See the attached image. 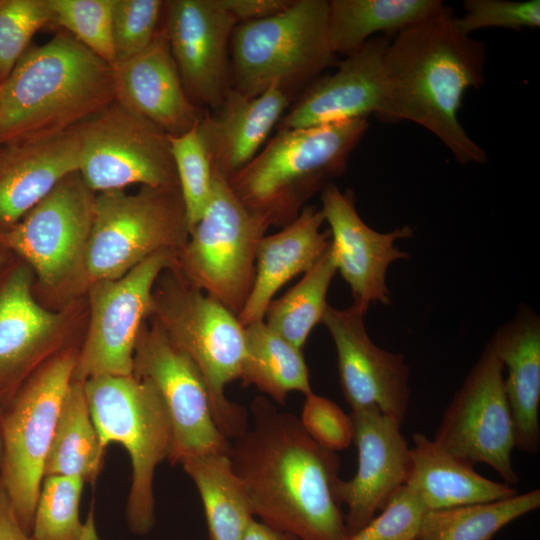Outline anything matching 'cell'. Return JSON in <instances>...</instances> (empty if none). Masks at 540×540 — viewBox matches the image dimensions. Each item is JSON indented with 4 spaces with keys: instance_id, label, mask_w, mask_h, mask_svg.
Returning <instances> with one entry per match:
<instances>
[{
    "instance_id": "5b68a950",
    "label": "cell",
    "mask_w": 540,
    "mask_h": 540,
    "mask_svg": "<svg viewBox=\"0 0 540 540\" xmlns=\"http://www.w3.org/2000/svg\"><path fill=\"white\" fill-rule=\"evenodd\" d=\"M83 387L102 445L119 443L129 454L132 477L126 519L132 532L146 535L155 522L154 473L172 450L167 409L154 385L134 374L90 377Z\"/></svg>"
},
{
    "instance_id": "e575fe53",
    "label": "cell",
    "mask_w": 540,
    "mask_h": 540,
    "mask_svg": "<svg viewBox=\"0 0 540 540\" xmlns=\"http://www.w3.org/2000/svg\"><path fill=\"white\" fill-rule=\"evenodd\" d=\"M198 124L182 135H169L189 231L202 217L213 186L212 164Z\"/></svg>"
},
{
    "instance_id": "30bf717a",
    "label": "cell",
    "mask_w": 540,
    "mask_h": 540,
    "mask_svg": "<svg viewBox=\"0 0 540 540\" xmlns=\"http://www.w3.org/2000/svg\"><path fill=\"white\" fill-rule=\"evenodd\" d=\"M267 228L213 170L209 203L182 247L189 284L238 316L253 286L256 252Z\"/></svg>"
},
{
    "instance_id": "8d00e7d4",
    "label": "cell",
    "mask_w": 540,
    "mask_h": 540,
    "mask_svg": "<svg viewBox=\"0 0 540 540\" xmlns=\"http://www.w3.org/2000/svg\"><path fill=\"white\" fill-rule=\"evenodd\" d=\"M50 23L48 0H0V83L27 51L34 34Z\"/></svg>"
},
{
    "instance_id": "3957f363",
    "label": "cell",
    "mask_w": 540,
    "mask_h": 540,
    "mask_svg": "<svg viewBox=\"0 0 540 540\" xmlns=\"http://www.w3.org/2000/svg\"><path fill=\"white\" fill-rule=\"evenodd\" d=\"M115 100L113 67L61 30L0 83V145L65 133Z\"/></svg>"
},
{
    "instance_id": "9a60e30c",
    "label": "cell",
    "mask_w": 540,
    "mask_h": 540,
    "mask_svg": "<svg viewBox=\"0 0 540 540\" xmlns=\"http://www.w3.org/2000/svg\"><path fill=\"white\" fill-rule=\"evenodd\" d=\"M238 24L221 0L165 1L163 25L190 100L213 111L231 88L230 39Z\"/></svg>"
},
{
    "instance_id": "83f0119b",
    "label": "cell",
    "mask_w": 540,
    "mask_h": 540,
    "mask_svg": "<svg viewBox=\"0 0 540 540\" xmlns=\"http://www.w3.org/2000/svg\"><path fill=\"white\" fill-rule=\"evenodd\" d=\"M444 7L440 0H330V48L336 56H348L375 34L393 38Z\"/></svg>"
},
{
    "instance_id": "7a4b0ae2",
    "label": "cell",
    "mask_w": 540,
    "mask_h": 540,
    "mask_svg": "<svg viewBox=\"0 0 540 540\" xmlns=\"http://www.w3.org/2000/svg\"><path fill=\"white\" fill-rule=\"evenodd\" d=\"M485 46L461 32L445 6L389 41L383 59L380 120L414 122L435 135L462 165L484 164L485 150L465 131V92L484 83Z\"/></svg>"
},
{
    "instance_id": "ac0fdd59",
    "label": "cell",
    "mask_w": 540,
    "mask_h": 540,
    "mask_svg": "<svg viewBox=\"0 0 540 540\" xmlns=\"http://www.w3.org/2000/svg\"><path fill=\"white\" fill-rule=\"evenodd\" d=\"M321 203L337 271L351 289V306L365 314L371 303L389 304L387 269L394 261L409 257L395 242L411 237L412 228L405 225L387 233L375 231L359 216L353 192H342L334 183L322 190Z\"/></svg>"
},
{
    "instance_id": "5bb4252c",
    "label": "cell",
    "mask_w": 540,
    "mask_h": 540,
    "mask_svg": "<svg viewBox=\"0 0 540 540\" xmlns=\"http://www.w3.org/2000/svg\"><path fill=\"white\" fill-rule=\"evenodd\" d=\"M133 374L154 385L167 409L173 433L168 459L172 465L186 457L229 453L231 444L214 420L202 374L158 326L139 334Z\"/></svg>"
},
{
    "instance_id": "74e56055",
    "label": "cell",
    "mask_w": 540,
    "mask_h": 540,
    "mask_svg": "<svg viewBox=\"0 0 540 540\" xmlns=\"http://www.w3.org/2000/svg\"><path fill=\"white\" fill-rule=\"evenodd\" d=\"M164 7L162 0H115L112 12L115 64L137 55L152 43L162 24Z\"/></svg>"
},
{
    "instance_id": "b9f144b4",
    "label": "cell",
    "mask_w": 540,
    "mask_h": 540,
    "mask_svg": "<svg viewBox=\"0 0 540 540\" xmlns=\"http://www.w3.org/2000/svg\"><path fill=\"white\" fill-rule=\"evenodd\" d=\"M292 0H221L223 6L239 23L275 15L290 5Z\"/></svg>"
},
{
    "instance_id": "836d02e7",
    "label": "cell",
    "mask_w": 540,
    "mask_h": 540,
    "mask_svg": "<svg viewBox=\"0 0 540 540\" xmlns=\"http://www.w3.org/2000/svg\"><path fill=\"white\" fill-rule=\"evenodd\" d=\"M83 485L79 477H44L31 531L35 540H100L93 509L85 522L80 518Z\"/></svg>"
},
{
    "instance_id": "f6af8a7d",
    "label": "cell",
    "mask_w": 540,
    "mask_h": 540,
    "mask_svg": "<svg viewBox=\"0 0 540 540\" xmlns=\"http://www.w3.org/2000/svg\"><path fill=\"white\" fill-rule=\"evenodd\" d=\"M2 463V443H1V437H0V467Z\"/></svg>"
},
{
    "instance_id": "8fae6325",
    "label": "cell",
    "mask_w": 540,
    "mask_h": 540,
    "mask_svg": "<svg viewBox=\"0 0 540 540\" xmlns=\"http://www.w3.org/2000/svg\"><path fill=\"white\" fill-rule=\"evenodd\" d=\"M74 129L78 173L91 191L179 187L169 135L116 100Z\"/></svg>"
},
{
    "instance_id": "60d3db41",
    "label": "cell",
    "mask_w": 540,
    "mask_h": 540,
    "mask_svg": "<svg viewBox=\"0 0 540 540\" xmlns=\"http://www.w3.org/2000/svg\"><path fill=\"white\" fill-rule=\"evenodd\" d=\"M306 433L320 446L336 452L349 447L354 439L350 415L329 398L309 393L299 419Z\"/></svg>"
},
{
    "instance_id": "d6986e66",
    "label": "cell",
    "mask_w": 540,
    "mask_h": 540,
    "mask_svg": "<svg viewBox=\"0 0 540 540\" xmlns=\"http://www.w3.org/2000/svg\"><path fill=\"white\" fill-rule=\"evenodd\" d=\"M357 448V470L337 487L347 533L367 524L406 484L410 468V447L401 424L376 408L352 411L350 415Z\"/></svg>"
},
{
    "instance_id": "7bdbcfd3",
    "label": "cell",
    "mask_w": 540,
    "mask_h": 540,
    "mask_svg": "<svg viewBox=\"0 0 540 540\" xmlns=\"http://www.w3.org/2000/svg\"><path fill=\"white\" fill-rule=\"evenodd\" d=\"M0 540H35L21 525L7 493L0 484Z\"/></svg>"
},
{
    "instance_id": "ba28073f",
    "label": "cell",
    "mask_w": 540,
    "mask_h": 540,
    "mask_svg": "<svg viewBox=\"0 0 540 540\" xmlns=\"http://www.w3.org/2000/svg\"><path fill=\"white\" fill-rule=\"evenodd\" d=\"M188 236L179 187L101 192L94 198L83 259L93 280H114L153 254L182 248Z\"/></svg>"
},
{
    "instance_id": "4fadbf2b",
    "label": "cell",
    "mask_w": 540,
    "mask_h": 540,
    "mask_svg": "<svg viewBox=\"0 0 540 540\" xmlns=\"http://www.w3.org/2000/svg\"><path fill=\"white\" fill-rule=\"evenodd\" d=\"M175 259V252H158L117 279L97 281L91 294V324L76 356L73 380L133 374L140 325L151 309L154 283Z\"/></svg>"
},
{
    "instance_id": "7402d4cb",
    "label": "cell",
    "mask_w": 540,
    "mask_h": 540,
    "mask_svg": "<svg viewBox=\"0 0 540 540\" xmlns=\"http://www.w3.org/2000/svg\"><path fill=\"white\" fill-rule=\"evenodd\" d=\"M292 93L273 85L249 97L230 88L213 111L204 110L198 124L212 169L228 178L261 150L291 106Z\"/></svg>"
},
{
    "instance_id": "e0dca14e",
    "label": "cell",
    "mask_w": 540,
    "mask_h": 540,
    "mask_svg": "<svg viewBox=\"0 0 540 540\" xmlns=\"http://www.w3.org/2000/svg\"><path fill=\"white\" fill-rule=\"evenodd\" d=\"M364 315L350 306H327L322 323L337 353L340 385L352 411L376 408L402 425L410 401V369L404 356L378 347Z\"/></svg>"
},
{
    "instance_id": "277c9868",
    "label": "cell",
    "mask_w": 540,
    "mask_h": 540,
    "mask_svg": "<svg viewBox=\"0 0 540 540\" xmlns=\"http://www.w3.org/2000/svg\"><path fill=\"white\" fill-rule=\"evenodd\" d=\"M368 119L277 130L227 183L243 206L265 225L292 222L318 191L344 173Z\"/></svg>"
},
{
    "instance_id": "f546056e",
    "label": "cell",
    "mask_w": 540,
    "mask_h": 540,
    "mask_svg": "<svg viewBox=\"0 0 540 540\" xmlns=\"http://www.w3.org/2000/svg\"><path fill=\"white\" fill-rule=\"evenodd\" d=\"M242 386H255L284 405L291 392H313L302 349L271 330L264 320L245 327Z\"/></svg>"
},
{
    "instance_id": "603a6c76",
    "label": "cell",
    "mask_w": 540,
    "mask_h": 540,
    "mask_svg": "<svg viewBox=\"0 0 540 540\" xmlns=\"http://www.w3.org/2000/svg\"><path fill=\"white\" fill-rule=\"evenodd\" d=\"M0 224L13 226L66 176L78 172L75 129L0 145Z\"/></svg>"
},
{
    "instance_id": "f35d334b",
    "label": "cell",
    "mask_w": 540,
    "mask_h": 540,
    "mask_svg": "<svg viewBox=\"0 0 540 540\" xmlns=\"http://www.w3.org/2000/svg\"><path fill=\"white\" fill-rule=\"evenodd\" d=\"M426 512L420 498L405 484L367 524L344 540H418Z\"/></svg>"
},
{
    "instance_id": "d6a6232c",
    "label": "cell",
    "mask_w": 540,
    "mask_h": 540,
    "mask_svg": "<svg viewBox=\"0 0 540 540\" xmlns=\"http://www.w3.org/2000/svg\"><path fill=\"white\" fill-rule=\"evenodd\" d=\"M337 268L330 244L319 260L284 295L269 304L266 325L303 349L313 328L322 323L328 306L326 297Z\"/></svg>"
},
{
    "instance_id": "52a82bcc",
    "label": "cell",
    "mask_w": 540,
    "mask_h": 540,
    "mask_svg": "<svg viewBox=\"0 0 540 540\" xmlns=\"http://www.w3.org/2000/svg\"><path fill=\"white\" fill-rule=\"evenodd\" d=\"M151 309L158 327L202 374L209 390L214 420L229 440L248 425L245 407L227 398L225 387L241 377L245 357V327L221 303L192 285L169 282Z\"/></svg>"
},
{
    "instance_id": "d590c367",
    "label": "cell",
    "mask_w": 540,
    "mask_h": 540,
    "mask_svg": "<svg viewBox=\"0 0 540 540\" xmlns=\"http://www.w3.org/2000/svg\"><path fill=\"white\" fill-rule=\"evenodd\" d=\"M115 0H48L52 23L108 62L115 64L112 12Z\"/></svg>"
},
{
    "instance_id": "7c38bea8",
    "label": "cell",
    "mask_w": 540,
    "mask_h": 540,
    "mask_svg": "<svg viewBox=\"0 0 540 540\" xmlns=\"http://www.w3.org/2000/svg\"><path fill=\"white\" fill-rule=\"evenodd\" d=\"M503 372L488 342L446 407L432 440L473 465H489L512 486L519 478L512 463L515 428Z\"/></svg>"
},
{
    "instance_id": "484cf974",
    "label": "cell",
    "mask_w": 540,
    "mask_h": 540,
    "mask_svg": "<svg viewBox=\"0 0 540 540\" xmlns=\"http://www.w3.org/2000/svg\"><path fill=\"white\" fill-rule=\"evenodd\" d=\"M58 320L33 299L29 273L15 271L0 292V411L17 380L45 354Z\"/></svg>"
},
{
    "instance_id": "ab89813d",
    "label": "cell",
    "mask_w": 540,
    "mask_h": 540,
    "mask_svg": "<svg viewBox=\"0 0 540 540\" xmlns=\"http://www.w3.org/2000/svg\"><path fill=\"white\" fill-rule=\"evenodd\" d=\"M466 11L455 18L458 29L464 34L490 27L520 30L540 26V1L466 0Z\"/></svg>"
},
{
    "instance_id": "1f68e13d",
    "label": "cell",
    "mask_w": 540,
    "mask_h": 540,
    "mask_svg": "<svg viewBox=\"0 0 540 540\" xmlns=\"http://www.w3.org/2000/svg\"><path fill=\"white\" fill-rule=\"evenodd\" d=\"M540 507V489L508 498L427 511L418 540H492L505 526Z\"/></svg>"
},
{
    "instance_id": "d4e9b609",
    "label": "cell",
    "mask_w": 540,
    "mask_h": 540,
    "mask_svg": "<svg viewBox=\"0 0 540 540\" xmlns=\"http://www.w3.org/2000/svg\"><path fill=\"white\" fill-rule=\"evenodd\" d=\"M503 367L504 386L515 428L517 449L540 448V319L530 308L518 310L489 341Z\"/></svg>"
},
{
    "instance_id": "4dcf8cb0",
    "label": "cell",
    "mask_w": 540,
    "mask_h": 540,
    "mask_svg": "<svg viewBox=\"0 0 540 540\" xmlns=\"http://www.w3.org/2000/svg\"><path fill=\"white\" fill-rule=\"evenodd\" d=\"M105 447L94 425L83 382L71 381L64 396L44 475L79 477L94 483L103 466Z\"/></svg>"
},
{
    "instance_id": "ffe728a7",
    "label": "cell",
    "mask_w": 540,
    "mask_h": 540,
    "mask_svg": "<svg viewBox=\"0 0 540 540\" xmlns=\"http://www.w3.org/2000/svg\"><path fill=\"white\" fill-rule=\"evenodd\" d=\"M390 38L376 36L318 77L288 108L277 130L380 117L384 106V54Z\"/></svg>"
},
{
    "instance_id": "cb8c5ba5",
    "label": "cell",
    "mask_w": 540,
    "mask_h": 540,
    "mask_svg": "<svg viewBox=\"0 0 540 540\" xmlns=\"http://www.w3.org/2000/svg\"><path fill=\"white\" fill-rule=\"evenodd\" d=\"M323 222L321 210L306 205L279 232L261 239L253 286L237 316L244 327L264 320L275 294L293 277L306 273L324 254L330 244V232L321 231Z\"/></svg>"
},
{
    "instance_id": "f1b7e54d",
    "label": "cell",
    "mask_w": 540,
    "mask_h": 540,
    "mask_svg": "<svg viewBox=\"0 0 540 540\" xmlns=\"http://www.w3.org/2000/svg\"><path fill=\"white\" fill-rule=\"evenodd\" d=\"M179 464L200 494L209 540H241L255 517L247 490L229 455L191 456Z\"/></svg>"
},
{
    "instance_id": "8992f818",
    "label": "cell",
    "mask_w": 540,
    "mask_h": 540,
    "mask_svg": "<svg viewBox=\"0 0 540 540\" xmlns=\"http://www.w3.org/2000/svg\"><path fill=\"white\" fill-rule=\"evenodd\" d=\"M231 87L254 97L273 85L290 93L337 64L328 40V0H292L281 12L235 26Z\"/></svg>"
},
{
    "instance_id": "44dd1931",
    "label": "cell",
    "mask_w": 540,
    "mask_h": 540,
    "mask_svg": "<svg viewBox=\"0 0 540 540\" xmlns=\"http://www.w3.org/2000/svg\"><path fill=\"white\" fill-rule=\"evenodd\" d=\"M112 67L116 101L168 135H182L200 122L205 109L184 89L163 21L145 50Z\"/></svg>"
},
{
    "instance_id": "6da1fadb",
    "label": "cell",
    "mask_w": 540,
    "mask_h": 540,
    "mask_svg": "<svg viewBox=\"0 0 540 540\" xmlns=\"http://www.w3.org/2000/svg\"><path fill=\"white\" fill-rule=\"evenodd\" d=\"M250 412L252 426L234 439L228 455L254 517L300 540H344L337 453L316 443L299 418L264 396L253 400Z\"/></svg>"
},
{
    "instance_id": "9c48e42d",
    "label": "cell",
    "mask_w": 540,
    "mask_h": 540,
    "mask_svg": "<svg viewBox=\"0 0 540 540\" xmlns=\"http://www.w3.org/2000/svg\"><path fill=\"white\" fill-rule=\"evenodd\" d=\"M76 355L61 353L41 366L0 411V484L31 534L45 461Z\"/></svg>"
},
{
    "instance_id": "4316f807",
    "label": "cell",
    "mask_w": 540,
    "mask_h": 540,
    "mask_svg": "<svg viewBox=\"0 0 540 540\" xmlns=\"http://www.w3.org/2000/svg\"><path fill=\"white\" fill-rule=\"evenodd\" d=\"M406 481L427 511L508 498L517 490L480 475L474 465L440 448L425 434L415 433Z\"/></svg>"
},
{
    "instance_id": "ee69618b",
    "label": "cell",
    "mask_w": 540,
    "mask_h": 540,
    "mask_svg": "<svg viewBox=\"0 0 540 540\" xmlns=\"http://www.w3.org/2000/svg\"><path fill=\"white\" fill-rule=\"evenodd\" d=\"M241 540H300L297 536L272 528L256 518L249 524Z\"/></svg>"
},
{
    "instance_id": "2e32d148",
    "label": "cell",
    "mask_w": 540,
    "mask_h": 540,
    "mask_svg": "<svg viewBox=\"0 0 540 540\" xmlns=\"http://www.w3.org/2000/svg\"><path fill=\"white\" fill-rule=\"evenodd\" d=\"M94 198L74 172L11 226L3 239L28 260L43 282L54 284L83 258Z\"/></svg>"
}]
</instances>
